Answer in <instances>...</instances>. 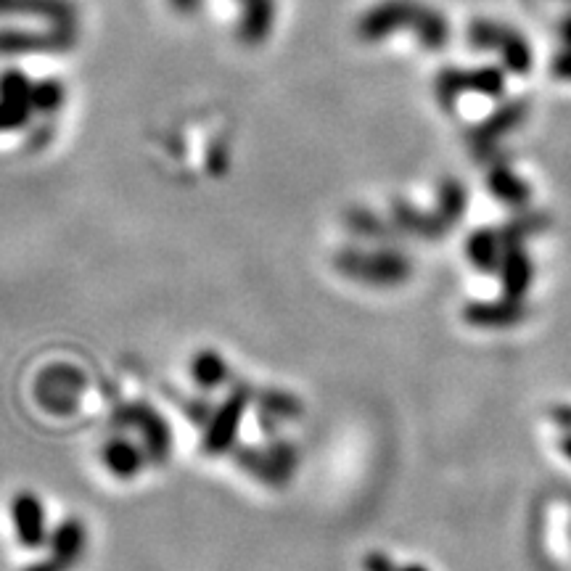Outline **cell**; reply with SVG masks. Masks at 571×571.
Instances as JSON below:
<instances>
[{
  "instance_id": "cell-6",
  "label": "cell",
  "mask_w": 571,
  "mask_h": 571,
  "mask_svg": "<svg viewBox=\"0 0 571 571\" xmlns=\"http://www.w3.org/2000/svg\"><path fill=\"white\" fill-rule=\"evenodd\" d=\"M439 88H442V96L453 98L455 93H463V90H476V93H487V96H495L503 88V80H500V72L495 69H479V72H445L439 77Z\"/></svg>"
},
{
  "instance_id": "cell-9",
  "label": "cell",
  "mask_w": 571,
  "mask_h": 571,
  "mask_svg": "<svg viewBox=\"0 0 571 571\" xmlns=\"http://www.w3.org/2000/svg\"><path fill=\"white\" fill-rule=\"evenodd\" d=\"M201 0H172V6L178 8V11H183V14H191V11H196L199 8Z\"/></svg>"
},
{
  "instance_id": "cell-2",
  "label": "cell",
  "mask_w": 571,
  "mask_h": 571,
  "mask_svg": "<svg viewBox=\"0 0 571 571\" xmlns=\"http://www.w3.org/2000/svg\"><path fill=\"white\" fill-rule=\"evenodd\" d=\"M468 38L476 48H495V51L503 53L505 64L513 72H527L529 61H532V53H529L527 43L521 40V35H516L513 30L503 27V24L487 22V19H476L468 30Z\"/></svg>"
},
{
  "instance_id": "cell-8",
  "label": "cell",
  "mask_w": 571,
  "mask_h": 571,
  "mask_svg": "<svg viewBox=\"0 0 571 571\" xmlns=\"http://www.w3.org/2000/svg\"><path fill=\"white\" fill-rule=\"evenodd\" d=\"M32 98H35V109L53 112V109L61 104V98H64V90H61L59 82L45 80V82H38V85L32 88Z\"/></svg>"
},
{
  "instance_id": "cell-7",
  "label": "cell",
  "mask_w": 571,
  "mask_h": 571,
  "mask_svg": "<svg viewBox=\"0 0 571 571\" xmlns=\"http://www.w3.org/2000/svg\"><path fill=\"white\" fill-rule=\"evenodd\" d=\"M244 3V14H241V30L238 35L246 43H262L267 32L273 27V0H241Z\"/></svg>"
},
{
  "instance_id": "cell-5",
  "label": "cell",
  "mask_w": 571,
  "mask_h": 571,
  "mask_svg": "<svg viewBox=\"0 0 571 571\" xmlns=\"http://www.w3.org/2000/svg\"><path fill=\"white\" fill-rule=\"evenodd\" d=\"M32 85L30 80L14 69H8L6 72V80H3V106H6V112H3V125L6 130H14L19 122H27L35 109V98H32Z\"/></svg>"
},
{
  "instance_id": "cell-3",
  "label": "cell",
  "mask_w": 571,
  "mask_h": 571,
  "mask_svg": "<svg viewBox=\"0 0 571 571\" xmlns=\"http://www.w3.org/2000/svg\"><path fill=\"white\" fill-rule=\"evenodd\" d=\"M72 43H75V27H51L48 32L6 30L3 35L6 53H53L72 48Z\"/></svg>"
},
{
  "instance_id": "cell-4",
  "label": "cell",
  "mask_w": 571,
  "mask_h": 571,
  "mask_svg": "<svg viewBox=\"0 0 571 571\" xmlns=\"http://www.w3.org/2000/svg\"><path fill=\"white\" fill-rule=\"evenodd\" d=\"M6 16H38L53 27H75L77 8L69 0H3Z\"/></svg>"
},
{
  "instance_id": "cell-1",
  "label": "cell",
  "mask_w": 571,
  "mask_h": 571,
  "mask_svg": "<svg viewBox=\"0 0 571 571\" xmlns=\"http://www.w3.org/2000/svg\"><path fill=\"white\" fill-rule=\"evenodd\" d=\"M394 30L416 32V38L429 51H442L450 40V24L445 16L416 0H381L357 22V35L365 43L386 38Z\"/></svg>"
}]
</instances>
